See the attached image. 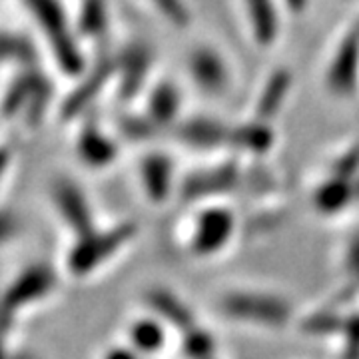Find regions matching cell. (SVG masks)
Instances as JSON below:
<instances>
[{"instance_id":"6da1fadb","label":"cell","mask_w":359,"mask_h":359,"mask_svg":"<svg viewBox=\"0 0 359 359\" xmlns=\"http://www.w3.org/2000/svg\"><path fill=\"white\" fill-rule=\"evenodd\" d=\"M34 18L42 36L48 42L52 58L66 76L78 78L86 72V58L76 39V26L66 16L60 0H20Z\"/></svg>"},{"instance_id":"7a4b0ae2","label":"cell","mask_w":359,"mask_h":359,"mask_svg":"<svg viewBox=\"0 0 359 359\" xmlns=\"http://www.w3.org/2000/svg\"><path fill=\"white\" fill-rule=\"evenodd\" d=\"M134 222H120L110 228H94L74 238L65 256V271L70 278L84 280L106 266L116 254H120L136 236Z\"/></svg>"},{"instance_id":"3957f363","label":"cell","mask_w":359,"mask_h":359,"mask_svg":"<svg viewBox=\"0 0 359 359\" xmlns=\"http://www.w3.org/2000/svg\"><path fill=\"white\" fill-rule=\"evenodd\" d=\"M54 98V84L39 66L20 68L18 74L4 88L0 100V116L6 120L22 118L26 124L36 126L44 120Z\"/></svg>"},{"instance_id":"277c9868","label":"cell","mask_w":359,"mask_h":359,"mask_svg":"<svg viewBox=\"0 0 359 359\" xmlns=\"http://www.w3.org/2000/svg\"><path fill=\"white\" fill-rule=\"evenodd\" d=\"M60 285V273L48 262H30L20 268L0 292V304L22 320V316L48 302Z\"/></svg>"},{"instance_id":"5b68a950","label":"cell","mask_w":359,"mask_h":359,"mask_svg":"<svg viewBox=\"0 0 359 359\" xmlns=\"http://www.w3.org/2000/svg\"><path fill=\"white\" fill-rule=\"evenodd\" d=\"M323 88L337 100L351 98L359 90V28L355 25L347 28L330 52L323 68Z\"/></svg>"},{"instance_id":"8992f818","label":"cell","mask_w":359,"mask_h":359,"mask_svg":"<svg viewBox=\"0 0 359 359\" xmlns=\"http://www.w3.org/2000/svg\"><path fill=\"white\" fill-rule=\"evenodd\" d=\"M186 74L208 98L226 96L233 82V72L226 54L214 44H196L186 54Z\"/></svg>"},{"instance_id":"52a82bcc","label":"cell","mask_w":359,"mask_h":359,"mask_svg":"<svg viewBox=\"0 0 359 359\" xmlns=\"http://www.w3.org/2000/svg\"><path fill=\"white\" fill-rule=\"evenodd\" d=\"M222 311L236 321H248L262 327H282L292 320L290 304L271 294L233 292L222 299Z\"/></svg>"},{"instance_id":"ba28073f","label":"cell","mask_w":359,"mask_h":359,"mask_svg":"<svg viewBox=\"0 0 359 359\" xmlns=\"http://www.w3.org/2000/svg\"><path fill=\"white\" fill-rule=\"evenodd\" d=\"M156 54L146 42H132L124 50L116 54V94L122 102H130L146 94L150 88V76L154 68Z\"/></svg>"},{"instance_id":"9c48e42d","label":"cell","mask_w":359,"mask_h":359,"mask_svg":"<svg viewBox=\"0 0 359 359\" xmlns=\"http://www.w3.org/2000/svg\"><path fill=\"white\" fill-rule=\"evenodd\" d=\"M48 194L54 214L74 238L96 228V218L88 196L74 180L56 178L50 184Z\"/></svg>"},{"instance_id":"30bf717a","label":"cell","mask_w":359,"mask_h":359,"mask_svg":"<svg viewBox=\"0 0 359 359\" xmlns=\"http://www.w3.org/2000/svg\"><path fill=\"white\" fill-rule=\"evenodd\" d=\"M116 56L102 58L94 68L86 70L82 76H78V84L66 94L60 104V118L62 120H76L86 114L90 104L94 102L108 84L114 82Z\"/></svg>"},{"instance_id":"8fae6325","label":"cell","mask_w":359,"mask_h":359,"mask_svg":"<svg viewBox=\"0 0 359 359\" xmlns=\"http://www.w3.org/2000/svg\"><path fill=\"white\" fill-rule=\"evenodd\" d=\"M176 140L194 152H216L230 148L231 124L222 122L214 116H188L182 118L172 128Z\"/></svg>"},{"instance_id":"7c38bea8","label":"cell","mask_w":359,"mask_h":359,"mask_svg":"<svg viewBox=\"0 0 359 359\" xmlns=\"http://www.w3.org/2000/svg\"><path fill=\"white\" fill-rule=\"evenodd\" d=\"M244 178L242 168L236 162H224V164L202 168V170L188 174V178L182 182L180 194L188 202H198V200L214 198V196H222V194L236 190Z\"/></svg>"},{"instance_id":"4fadbf2b","label":"cell","mask_w":359,"mask_h":359,"mask_svg":"<svg viewBox=\"0 0 359 359\" xmlns=\"http://www.w3.org/2000/svg\"><path fill=\"white\" fill-rule=\"evenodd\" d=\"M74 152L80 164H84L90 170H104L114 164L120 154V146L112 134L104 132L98 122L88 118L78 128L74 138Z\"/></svg>"},{"instance_id":"5bb4252c","label":"cell","mask_w":359,"mask_h":359,"mask_svg":"<svg viewBox=\"0 0 359 359\" xmlns=\"http://www.w3.org/2000/svg\"><path fill=\"white\" fill-rule=\"evenodd\" d=\"M236 218L226 208H208L198 219L192 233V250L200 256L219 252L233 233Z\"/></svg>"},{"instance_id":"9a60e30c","label":"cell","mask_w":359,"mask_h":359,"mask_svg":"<svg viewBox=\"0 0 359 359\" xmlns=\"http://www.w3.org/2000/svg\"><path fill=\"white\" fill-rule=\"evenodd\" d=\"M146 102L144 114L148 116L160 130L174 128L182 120V90L170 78L156 80L150 88L146 90Z\"/></svg>"},{"instance_id":"2e32d148","label":"cell","mask_w":359,"mask_h":359,"mask_svg":"<svg viewBox=\"0 0 359 359\" xmlns=\"http://www.w3.org/2000/svg\"><path fill=\"white\" fill-rule=\"evenodd\" d=\"M242 13L250 36L259 48H269L276 44L282 30L280 0H240Z\"/></svg>"},{"instance_id":"e0dca14e","label":"cell","mask_w":359,"mask_h":359,"mask_svg":"<svg viewBox=\"0 0 359 359\" xmlns=\"http://www.w3.org/2000/svg\"><path fill=\"white\" fill-rule=\"evenodd\" d=\"M138 180L150 202H164L174 186V160L160 150L144 154L138 162Z\"/></svg>"},{"instance_id":"ac0fdd59","label":"cell","mask_w":359,"mask_h":359,"mask_svg":"<svg viewBox=\"0 0 359 359\" xmlns=\"http://www.w3.org/2000/svg\"><path fill=\"white\" fill-rule=\"evenodd\" d=\"M294 90V74L290 68H276L269 72L264 84L257 90L256 100H254V110L252 116L264 122H273L283 106L287 104Z\"/></svg>"},{"instance_id":"d6986e66","label":"cell","mask_w":359,"mask_h":359,"mask_svg":"<svg viewBox=\"0 0 359 359\" xmlns=\"http://www.w3.org/2000/svg\"><path fill=\"white\" fill-rule=\"evenodd\" d=\"M276 146V132L271 122L250 118L242 124H233L230 134V148L250 156H266Z\"/></svg>"},{"instance_id":"ffe728a7","label":"cell","mask_w":359,"mask_h":359,"mask_svg":"<svg viewBox=\"0 0 359 359\" xmlns=\"http://www.w3.org/2000/svg\"><path fill=\"white\" fill-rule=\"evenodd\" d=\"M313 200V208L321 212V214H337L341 212L346 205L351 202H355L353 198V182L344 178H337V176H327V178L321 182L320 186L316 188V192L311 196Z\"/></svg>"},{"instance_id":"44dd1931","label":"cell","mask_w":359,"mask_h":359,"mask_svg":"<svg viewBox=\"0 0 359 359\" xmlns=\"http://www.w3.org/2000/svg\"><path fill=\"white\" fill-rule=\"evenodd\" d=\"M146 302L158 318H164V321L172 323L174 327L184 332L194 327L192 311L186 308L184 302H180L176 295L166 290H150L146 294Z\"/></svg>"},{"instance_id":"7402d4cb","label":"cell","mask_w":359,"mask_h":359,"mask_svg":"<svg viewBox=\"0 0 359 359\" xmlns=\"http://www.w3.org/2000/svg\"><path fill=\"white\" fill-rule=\"evenodd\" d=\"M0 65H14L20 68L39 66V50L25 34L0 30Z\"/></svg>"},{"instance_id":"603a6c76","label":"cell","mask_w":359,"mask_h":359,"mask_svg":"<svg viewBox=\"0 0 359 359\" xmlns=\"http://www.w3.org/2000/svg\"><path fill=\"white\" fill-rule=\"evenodd\" d=\"M110 25V8L106 0H82L76 20V32L86 39H100Z\"/></svg>"},{"instance_id":"cb8c5ba5","label":"cell","mask_w":359,"mask_h":359,"mask_svg":"<svg viewBox=\"0 0 359 359\" xmlns=\"http://www.w3.org/2000/svg\"><path fill=\"white\" fill-rule=\"evenodd\" d=\"M130 347L138 353H154L164 346V330L160 321L138 320L128 330Z\"/></svg>"},{"instance_id":"d4e9b609","label":"cell","mask_w":359,"mask_h":359,"mask_svg":"<svg viewBox=\"0 0 359 359\" xmlns=\"http://www.w3.org/2000/svg\"><path fill=\"white\" fill-rule=\"evenodd\" d=\"M118 132L130 142H148L160 132L154 122L142 112V116L126 114L118 120Z\"/></svg>"},{"instance_id":"484cf974","label":"cell","mask_w":359,"mask_h":359,"mask_svg":"<svg viewBox=\"0 0 359 359\" xmlns=\"http://www.w3.org/2000/svg\"><path fill=\"white\" fill-rule=\"evenodd\" d=\"M216 349V341L210 332H205L202 327H190L184 341H182V351L188 359H212Z\"/></svg>"},{"instance_id":"4316f807","label":"cell","mask_w":359,"mask_h":359,"mask_svg":"<svg viewBox=\"0 0 359 359\" xmlns=\"http://www.w3.org/2000/svg\"><path fill=\"white\" fill-rule=\"evenodd\" d=\"M26 222L13 205H0V248H8L20 240Z\"/></svg>"},{"instance_id":"83f0119b","label":"cell","mask_w":359,"mask_h":359,"mask_svg":"<svg viewBox=\"0 0 359 359\" xmlns=\"http://www.w3.org/2000/svg\"><path fill=\"white\" fill-rule=\"evenodd\" d=\"M148 2L172 26L186 28L192 22V14H190V8L184 0H148Z\"/></svg>"},{"instance_id":"f1b7e54d","label":"cell","mask_w":359,"mask_h":359,"mask_svg":"<svg viewBox=\"0 0 359 359\" xmlns=\"http://www.w3.org/2000/svg\"><path fill=\"white\" fill-rule=\"evenodd\" d=\"M330 174L337 176V178L353 180L359 176V142L351 144L349 148H346L341 154L335 158V162L330 168Z\"/></svg>"},{"instance_id":"f546056e","label":"cell","mask_w":359,"mask_h":359,"mask_svg":"<svg viewBox=\"0 0 359 359\" xmlns=\"http://www.w3.org/2000/svg\"><path fill=\"white\" fill-rule=\"evenodd\" d=\"M341 327H344V320L337 313H332V311H316L304 323V330L313 335L334 334Z\"/></svg>"},{"instance_id":"4dcf8cb0","label":"cell","mask_w":359,"mask_h":359,"mask_svg":"<svg viewBox=\"0 0 359 359\" xmlns=\"http://www.w3.org/2000/svg\"><path fill=\"white\" fill-rule=\"evenodd\" d=\"M341 332L346 334V355L347 359H358L359 355V316L344 321Z\"/></svg>"},{"instance_id":"1f68e13d","label":"cell","mask_w":359,"mask_h":359,"mask_svg":"<svg viewBox=\"0 0 359 359\" xmlns=\"http://www.w3.org/2000/svg\"><path fill=\"white\" fill-rule=\"evenodd\" d=\"M346 269L353 280L359 282V231L349 240V244H347Z\"/></svg>"},{"instance_id":"d6a6232c","label":"cell","mask_w":359,"mask_h":359,"mask_svg":"<svg viewBox=\"0 0 359 359\" xmlns=\"http://www.w3.org/2000/svg\"><path fill=\"white\" fill-rule=\"evenodd\" d=\"M14 162V156L13 150L8 148V146H0V188H2V184L6 182L8 178V174H11V168H13Z\"/></svg>"},{"instance_id":"836d02e7","label":"cell","mask_w":359,"mask_h":359,"mask_svg":"<svg viewBox=\"0 0 359 359\" xmlns=\"http://www.w3.org/2000/svg\"><path fill=\"white\" fill-rule=\"evenodd\" d=\"M102 359H138V351H134L130 346H114L106 349Z\"/></svg>"},{"instance_id":"e575fe53","label":"cell","mask_w":359,"mask_h":359,"mask_svg":"<svg viewBox=\"0 0 359 359\" xmlns=\"http://www.w3.org/2000/svg\"><path fill=\"white\" fill-rule=\"evenodd\" d=\"M280 2H282L283 8L290 14H294V16L304 14L309 6V0H280Z\"/></svg>"},{"instance_id":"d590c367","label":"cell","mask_w":359,"mask_h":359,"mask_svg":"<svg viewBox=\"0 0 359 359\" xmlns=\"http://www.w3.org/2000/svg\"><path fill=\"white\" fill-rule=\"evenodd\" d=\"M14 349H16V346L13 344V339H2L0 337V359H13Z\"/></svg>"},{"instance_id":"8d00e7d4","label":"cell","mask_w":359,"mask_h":359,"mask_svg":"<svg viewBox=\"0 0 359 359\" xmlns=\"http://www.w3.org/2000/svg\"><path fill=\"white\" fill-rule=\"evenodd\" d=\"M13 359H39V355L30 349H25V347H16L14 349V358Z\"/></svg>"},{"instance_id":"74e56055","label":"cell","mask_w":359,"mask_h":359,"mask_svg":"<svg viewBox=\"0 0 359 359\" xmlns=\"http://www.w3.org/2000/svg\"><path fill=\"white\" fill-rule=\"evenodd\" d=\"M353 198H355V202H359V176L353 180Z\"/></svg>"}]
</instances>
